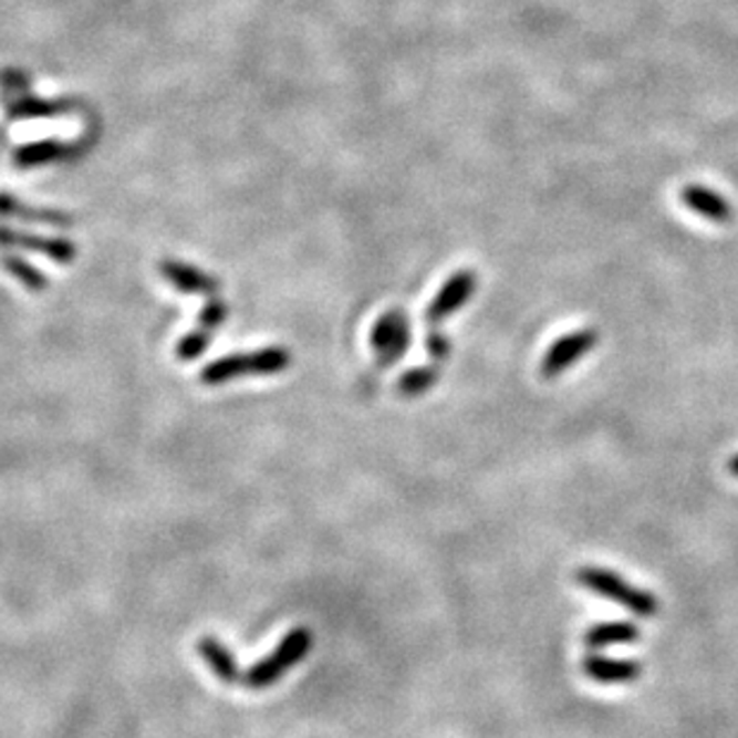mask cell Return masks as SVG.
Returning a JSON list of instances; mask_svg holds the SVG:
<instances>
[{
    "instance_id": "obj_10",
    "label": "cell",
    "mask_w": 738,
    "mask_h": 738,
    "mask_svg": "<svg viewBox=\"0 0 738 738\" xmlns=\"http://www.w3.org/2000/svg\"><path fill=\"white\" fill-rule=\"evenodd\" d=\"M160 273H163L165 280L173 284V288H177L179 292H187V294H210V297H214L220 290V284H218L216 278L201 273V270L194 268V266H185V263H177V261H163Z\"/></svg>"
},
{
    "instance_id": "obj_19",
    "label": "cell",
    "mask_w": 738,
    "mask_h": 738,
    "mask_svg": "<svg viewBox=\"0 0 738 738\" xmlns=\"http://www.w3.org/2000/svg\"><path fill=\"white\" fill-rule=\"evenodd\" d=\"M228 313H230L228 304H225V301H220V299L214 297V299H210L208 304L204 306V311L199 313V328H201V330H208V333H214V330L220 328V325L225 323V319H228Z\"/></svg>"
},
{
    "instance_id": "obj_16",
    "label": "cell",
    "mask_w": 738,
    "mask_h": 738,
    "mask_svg": "<svg viewBox=\"0 0 738 738\" xmlns=\"http://www.w3.org/2000/svg\"><path fill=\"white\" fill-rule=\"evenodd\" d=\"M440 381V371L435 366H420L406 371L399 383H397V393L404 397H418L428 393V389Z\"/></svg>"
},
{
    "instance_id": "obj_17",
    "label": "cell",
    "mask_w": 738,
    "mask_h": 738,
    "mask_svg": "<svg viewBox=\"0 0 738 738\" xmlns=\"http://www.w3.org/2000/svg\"><path fill=\"white\" fill-rule=\"evenodd\" d=\"M0 263H3V268L8 270L10 276L18 278L27 290H32V292H43L49 288V280L46 276L41 273V270H37L34 266H29L24 259H18V256H10L6 253L3 259H0Z\"/></svg>"
},
{
    "instance_id": "obj_20",
    "label": "cell",
    "mask_w": 738,
    "mask_h": 738,
    "mask_svg": "<svg viewBox=\"0 0 738 738\" xmlns=\"http://www.w3.org/2000/svg\"><path fill=\"white\" fill-rule=\"evenodd\" d=\"M0 86H3L6 96L8 94H22L29 89V77L20 70H3V74H0Z\"/></svg>"
},
{
    "instance_id": "obj_4",
    "label": "cell",
    "mask_w": 738,
    "mask_h": 738,
    "mask_svg": "<svg viewBox=\"0 0 738 738\" xmlns=\"http://www.w3.org/2000/svg\"><path fill=\"white\" fill-rule=\"evenodd\" d=\"M597 330L593 328H583V330H574V333H567L562 335L557 342L550 344V350L542 356V364H540V373L542 378H557V375H562L564 371H569L571 366H576L579 361L593 352L597 346Z\"/></svg>"
},
{
    "instance_id": "obj_15",
    "label": "cell",
    "mask_w": 738,
    "mask_h": 738,
    "mask_svg": "<svg viewBox=\"0 0 738 738\" xmlns=\"http://www.w3.org/2000/svg\"><path fill=\"white\" fill-rule=\"evenodd\" d=\"M6 108L12 119H24V117H53V115H65L72 113L70 101H41L34 96H18V98H6Z\"/></svg>"
},
{
    "instance_id": "obj_21",
    "label": "cell",
    "mask_w": 738,
    "mask_h": 738,
    "mask_svg": "<svg viewBox=\"0 0 738 738\" xmlns=\"http://www.w3.org/2000/svg\"><path fill=\"white\" fill-rule=\"evenodd\" d=\"M426 350H428L430 358L443 361V358H447L451 346H449V340L443 333H430L428 340H426Z\"/></svg>"
},
{
    "instance_id": "obj_14",
    "label": "cell",
    "mask_w": 738,
    "mask_h": 738,
    "mask_svg": "<svg viewBox=\"0 0 738 738\" xmlns=\"http://www.w3.org/2000/svg\"><path fill=\"white\" fill-rule=\"evenodd\" d=\"M74 156V148L63 144V142H53V139H46V142H37V144H27L22 148L14 150V165H18V168L27 170V168H37V165H46V163H55V160H65Z\"/></svg>"
},
{
    "instance_id": "obj_18",
    "label": "cell",
    "mask_w": 738,
    "mask_h": 738,
    "mask_svg": "<svg viewBox=\"0 0 738 738\" xmlns=\"http://www.w3.org/2000/svg\"><path fill=\"white\" fill-rule=\"evenodd\" d=\"M210 346V333L208 330H197V333H191V335H185L183 340H179L177 344V356L179 361H194V358H199L206 350Z\"/></svg>"
},
{
    "instance_id": "obj_1",
    "label": "cell",
    "mask_w": 738,
    "mask_h": 738,
    "mask_svg": "<svg viewBox=\"0 0 738 738\" xmlns=\"http://www.w3.org/2000/svg\"><path fill=\"white\" fill-rule=\"evenodd\" d=\"M576 581L583 585L585 591H591L605 600H612L616 602V605L628 610L631 614L643 616V620H651V616H655L659 610V602L651 591H643L638 589V585L628 583L624 576H620L612 569L581 567L576 571Z\"/></svg>"
},
{
    "instance_id": "obj_8",
    "label": "cell",
    "mask_w": 738,
    "mask_h": 738,
    "mask_svg": "<svg viewBox=\"0 0 738 738\" xmlns=\"http://www.w3.org/2000/svg\"><path fill=\"white\" fill-rule=\"evenodd\" d=\"M679 199L688 210H693V214L705 220H713L717 225H727L734 220L731 201L703 185H686L679 191Z\"/></svg>"
},
{
    "instance_id": "obj_9",
    "label": "cell",
    "mask_w": 738,
    "mask_h": 738,
    "mask_svg": "<svg viewBox=\"0 0 738 738\" xmlns=\"http://www.w3.org/2000/svg\"><path fill=\"white\" fill-rule=\"evenodd\" d=\"M0 247H20L27 251H39L46 253L58 263H70L74 256H77V249L70 245L67 239H51V237H34V235H24V232H14L8 228H0Z\"/></svg>"
},
{
    "instance_id": "obj_3",
    "label": "cell",
    "mask_w": 738,
    "mask_h": 738,
    "mask_svg": "<svg viewBox=\"0 0 738 738\" xmlns=\"http://www.w3.org/2000/svg\"><path fill=\"white\" fill-rule=\"evenodd\" d=\"M292 364V356L282 346H268V350L249 352V354H232L216 358L201 371L204 385H225L245 375H276L288 371Z\"/></svg>"
},
{
    "instance_id": "obj_2",
    "label": "cell",
    "mask_w": 738,
    "mask_h": 738,
    "mask_svg": "<svg viewBox=\"0 0 738 738\" xmlns=\"http://www.w3.org/2000/svg\"><path fill=\"white\" fill-rule=\"evenodd\" d=\"M311 647H313L311 631L306 626L292 628L290 634L278 643L273 653L256 662L247 674H242V684L251 690H263L276 686L284 674L294 669L299 662L311 653Z\"/></svg>"
},
{
    "instance_id": "obj_12",
    "label": "cell",
    "mask_w": 738,
    "mask_h": 738,
    "mask_svg": "<svg viewBox=\"0 0 738 738\" xmlns=\"http://www.w3.org/2000/svg\"><path fill=\"white\" fill-rule=\"evenodd\" d=\"M641 638V628L634 622H600L585 631L583 643L591 651H602L610 645H626Z\"/></svg>"
},
{
    "instance_id": "obj_5",
    "label": "cell",
    "mask_w": 738,
    "mask_h": 738,
    "mask_svg": "<svg viewBox=\"0 0 738 738\" xmlns=\"http://www.w3.org/2000/svg\"><path fill=\"white\" fill-rule=\"evenodd\" d=\"M412 342V330L402 311H387L371 330V346L378 354V366L389 368L406 354Z\"/></svg>"
},
{
    "instance_id": "obj_22",
    "label": "cell",
    "mask_w": 738,
    "mask_h": 738,
    "mask_svg": "<svg viewBox=\"0 0 738 738\" xmlns=\"http://www.w3.org/2000/svg\"><path fill=\"white\" fill-rule=\"evenodd\" d=\"M727 469H729V474H731L734 478H738V455H734V457L729 459V464H727Z\"/></svg>"
},
{
    "instance_id": "obj_13",
    "label": "cell",
    "mask_w": 738,
    "mask_h": 738,
    "mask_svg": "<svg viewBox=\"0 0 738 738\" xmlns=\"http://www.w3.org/2000/svg\"><path fill=\"white\" fill-rule=\"evenodd\" d=\"M0 216L27 220V222L53 225V228H70V225H72V218L67 214H60V210H49V208L27 206L20 199L10 197V194H0Z\"/></svg>"
},
{
    "instance_id": "obj_11",
    "label": "cell",
    "mask_w": 738,
    "mask_h": 738,
    "mask_svg": "<svg viewBox=\"0 0 738 738\" xmlns=\"http://www.w3.org/2000/svg\"><path fill=\"white\" fill-rule=\"evenodd\" d=\"M197 651H199V655L204 657L206 665L210 667V672H214L222 684H237V682H242V674H239L237 659H235V655L228 651V645H222V643H220L218 638H214V636H206V638L199 641Z\"/></svg>"
},
{
    "instance_id": "obj_6",
    "label": "cell",
    "mask_w": 738,
    "mask_h": 738,
    "mask_svg": "<svg viewBox=\"0 0 738 738\" xmlns=\"http://www.w3.org/2000/svg\"><path fill=\"white\" fill-rule=\"evenodd\" d=\"M476 288H478V278L471 273V270H459V273H455L443 284V290L430 301V306L426 309V321L435 325V323L445 321L447 315L457 313L466 301L471 299Z\"/></svg>"
},
{
    "instance_id": "obj_7",
    "label": "cell",
    "mask_w": 738,
    "mask_h": 738,
    "mask_svg": "<svg viewBox=\"0 0 738 738\" xmlns=\"http://www.w3.org/2000/svg\"><path fill=\"white\" fill-rule=\"evenodd\" d=\"M583 674L589 676L591 682L602 684V686H612V684H631L636 682L643 674V665L638 659H622V657H607L593 653L589 657H583L581 662Z\"/></svg>"
}]
</instances>
